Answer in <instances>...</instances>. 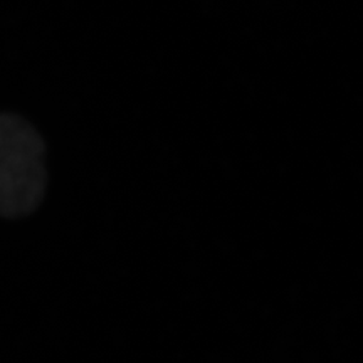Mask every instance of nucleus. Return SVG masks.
Here are the masks:
<instances>
[{
    "label": "nucleus",
    "mask_w": 363,
    "mask_h": 363,
    "mask_svg": "<svg viewBox=\"0 0 363 363\" xmlns=\"http://www.w3.org/2000/svg\"><path fill=\"white\" fill-rule=\"evenodd\" d=\"M45 189L44 142L24 118L0 113V216L35 211Z\"/></svg>",
    "instance_id": "nucleus-1"
}]
</instances>
